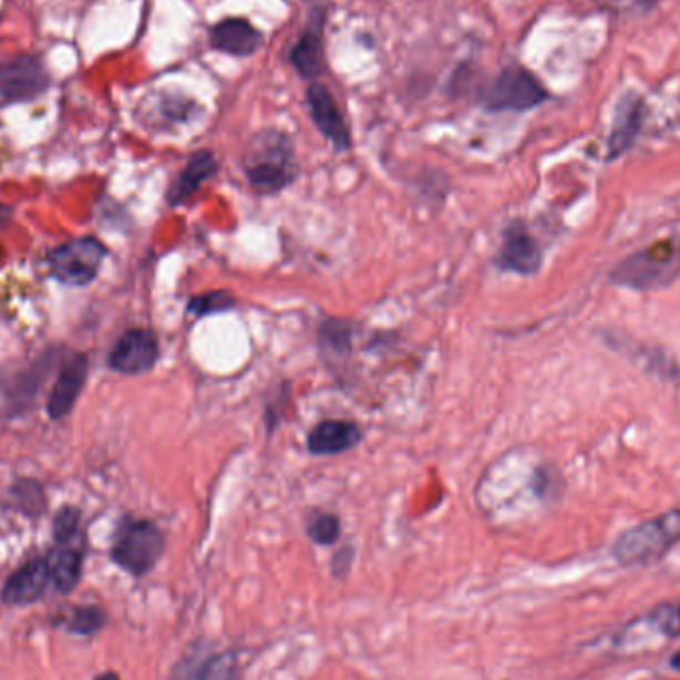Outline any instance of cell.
<instances>
[{"label": "cell", "instance_id": "obj_1", "mask_svg": "<svg viewBox=\"0 0 680 680\" xmlns=\"http://www.w3.org/2000/svg\"><path fill=\"white\" fill-rule=\"evenodd\" d=\"M245 175L255 192L277 194L299 177V162L291 137L281 130L255 134L245 152Z\"/></svg>", "mask_w": 680, "mask_h": 680}, {"label": "cell", "instance_id": "obj_2", "mask_svg": "<svg viewBox=\"0 0 680 680\" xmlns=\"http://www.w3.org/2000/svg\"><path fill=\"white\" fill-rule=\"evenodd\" d=\"M680 277V239H662L622 259L611 271L612 285L632 291H659Z\"/></svg>", "mask_w": 680, "mask_h": 680}, {"label": "cell", "instance_id": "obj_3", "mask_svg": "<svg viewBox=\"0 0 680 680\" xmlns=\"http://www.w3.org/2000/svg\"><path fill=\"white\" fill-rule=\"evenodd\" d=\"M680 542V509L635 525L617 537L612 555L621 565L651 564Z\"/></svg>", "mask_w": 680, "mask_h": 680}, {"label": "cell", "instance_id": "obj_4", "mask_svg": "<svg viewBox=\"0 0 680 680\" xmlns=\"http://www.w3.org/2000/svg\"><path fill=\"white\" fill-rule=\"evenodd\" d=\"M164 535L154 522L150 519H126L117 527L112 559L134 577H144L156 567L164 554Z\"/></svg>", "mask_w": 680, "mask_h": 680}, {"label": "cell", "instance_id": "obj_5", "mask_svg": "<svg viewBox=\"0 0 680 680\" xmlns=\"http://www.w3.org/2000/svg\"><path fill=\"white\" fill-rule=\"evenodd\" d=\"M547 100L549 92L542 80L519 64L502 70L499 76L482 92V104L492 112H527L542 106Z\"/></svg>", "mask_w": 680, "mask_h": 680}, {"label": "cell", "instance_id": "obj_6", "mask_svg": "<svg viewBox=\"0 0 680 680\" xmlns=\"http://www.w3.org/2000/svg\"><path fill=\"white\" fill-rule=\"evenodd\" d=\"M106 255V245L96 237H80L52 249L47 262L56 281L66 287H84L96 279Z\"/></svg>", "mask_w": 680, "mask_h": 680}, {"label": "cell", "instance_id": "obj_7", "mask_svg": "<svg viewBox=\"0 0 680 680\" xmlns=\"http://www.w3.org/2000/svg\"><path fill=\"white\" fill-rule=\"evenodd\" d=\"M49 86V72L34 54H20L0 64V97L7 102L37 100Z\"/></svg>", "mask_w": 680, "mask_h": 680}, {"label": "cell", "instance_id": "obj_8", "mask_svg": "<svg viewBox=\"0 0 680 680\" xmlns=\"http://www.w3.org/2000/svg\"><path fill=\"white\" fill-rule=\"evenodd\" d=\"M159 359L157 337L147 329H130L110 350L107 364L120 374H144L156 367Z\"/></svg>", "mask_w": 680, "mask_h": 680}, {"label": "cell", "instance_id": "obj_9", "mask_svg": "<svg viewBox=\"0 0 680 680\" xmlns=\"http://www.w3.org/2000/svg\"><path fill=\"white\" fill-rule=\"evenodd\" d=\"M237 664L229 652H215L212 645L197 642L177 662L172 680H235Z\"/></svg>", "mask_w": 680, "mask_h": 680}, {"label": "cell", "instance_id": "obj_10", "mask_svg": "<svg viewBox=\"0 0 680 680\" xmlns=\"http://www.w3.org/2000/svg\"><path fill=\"white\" fill-rule=\"evenodd\" d=\"M645 116H647L645 100L632 90L622 94L612 116L611 134L607 142V159H617L631 150L635 140L641 134Z\"/></svg>", "mask_w": 680, "mask_h": 680}, {"label": "cell", "instance_id": "obj_11", "mask_svg": "<svg viewBox=\"0 0 680 680\" xmlns=\"http://www.w3.org/2000/svg\"><path fill=\"white\" fill-rule=\"evenodd\" d=\"M50 581V565L47 557L30 559L29 564L22 565L14 574L10 575L7 584L0 591V599L7 605H32L39 601L47 591Z\"/></svg>", "mask_w": 680, "mask_h": 680}, {"label": "cell", "instance_id": "obj_12", "mask_svg": "<svg viewBox=\"0 0 680 680\" xmlns=\"http://www.w3.org/2000/svg\"><path fill=\"white\" fill-rule=\"evenodd\" d=\"M87 370H90V362H87L86 354H74L62 367L59 379L50 390L49 402H47L50 419L60 420L69 416L79 400L80 392L86 384Z\"/></svg>", "mask_w": 680, "mask_h": 680}, {"label": "cell", "instance_id": "obj_13", "mask_svg": "<svg viewBox=\"0 0 680 680\" xmlns=\"http://www.w3.org/2000/svg\"><path fill=\"white\" fill-rule=\"evenodd\" d=\"M542 247L524 227H509L497 255V265L504 271L532 277L542 269Z\"/></svg>", "mask_w": 680, "mask_h": 680}, {"label": "cell", "instance_id": "obj_14", "mask_svg": "<svg viewBox=\"0 0 680 680\" xmlns=\"http://www.w3.org/2000/svg\"><path fill=\"white\" fill-rule=\"evenodd\" d=\"M307 102L311 110L312 122L319 127L322 136L331 142L337 150H349L350 132L339 106L334 104L331 92L321 84H312L307 90Z\"/></svg>", "mask_w": 680, "mask_h": 680}, {"label": "cell", "instance_id": "obj_15", "mask_svg": "<svg viewBox=\"0 0 680 680\" xmlns=\"http://www.w3.org/2000/svg\"><path fill=\"white\" fill-rule=\"evenodd\" d=\"M212 49L231 56H251L261 49L262 34L249 20L225 19L209 30Z\"/></svg>", "mask_w": 680, "mask_h": 680}, {"label": "cell", "instance_id": "obj_16", "mask_svg": "<svg viewBox=\"0 0 680 680\" xmlns=\"http://www.w3.org/2000/svg\"><path fill=\"white\" fill-rule=\"evenodd\" d=\"M360 427L349 420H324L312 427L307 446L315 456H337L357 446Z\"/></svg>", "mask_w": 680, "mask_h": 680}, {"label": "cell", "instance_id": "obj_17", "mask_svg": "<svg viewBox=\"0 0 680 680\" xmlns=\"http://www.w3.org/2000/svg\"><path fill=\"white\" fill-rule=\"evenodd\" d=\"M291 64L302 79H317L324 66V47H322V14L312 12L311 24L295 44Z\"/></svg>", "mask_w": 680, "mask_h": 680}, {"label": "cell", "instance_id": "obj_18", "mask_svg": "<svg viewBox=\"0 0 680 680\" xmlns=\"http://www.w3.org/2000/svg\"><path fill=\"white\" fill-rule=\"evenodd\" d=\"M217 172V159H215L212 152H197L194 156L189 157L187 166L184 167V172L179 174V177L175 179V184L172 185L169 194H167V202L172 205H182L192 199L202 185L214 177Z\"/></svg>", "mask_w": 680, "mask_h": 680}, {"label": "cell", "instance_id": "obj_19", "mask_svg": "<svg viewBox=\"0 0 680 680\" xmlns=\"http://www.w3.org/2000/svg\"><path fill=\"white\" fill-rule=\"evenodd\" d=\"M79 542V539H76ZM76 542L69 544H59V547L50 554V579L56 587V591L62 595H69L74 591V587L79 585L80 575H82V549Z\"/></svg>", "mask_w": 680, "mask_h": 680}, {"label": "cell", "instance_id": "obj_20", "mask_svg": "<svg viewBox=\"0 0 680 680\" xmlns=\"http://www.w3.org/2000/svg\"><path fill=\"white\" fill-rule=\"evenodd\" d=\"M12 496L22 514L29 517H40L47 509V496L39 482L34 480H22L17 486L12 487Z\"/></svg>", "mask_w": 680, "mask_h": 680}, {"label": "cell", "instance_id": "obj_21", "mask_svg": "<svg viewBox=\"0 0 680 680\" xmlns=\"http://www.w3.org/2000/svg\"><path fill=\"white\" fill-rule=\"evenodd\" d=\"M652 631L664 639H679L680 637V605L664 602L652 609L647 617Z\"/></svg>", "mask_w": 680, "mask_h": 680}, {"label": "cell", "instance_id": "obj_22", "mask_svg": "<svg viewBox=\"0 0 680 680\" xmlns=\"http://www.w3.org/2000/svg\"><path fill=\"white\" fill-rule=\"evenodd\" d=\"M104 625H106V612L96 605H87V607H79L72 611L66 621V629L74 635L90 637V635H96Z\"/></svg>", "mask_w": 680, "mask_h": 680}, {"label": "cell", "instance_id": "obj_23", "mask_svg": "<svg viewBox=\"0 0 680 680\" xmlns=\"http://www.w3.org/2000/svg\"><path fill=\"white\" fill-rule=\"evenodd\" d=\"M307 535L315 544L332 545L339 542L340 522L337 515L315 512L307 522Z\"/></svg>", "mask_w": 680, "mask_h": 680}, {"label": "cell", "instance_id": "obj_24", "mask_svg": "<svg viewBox=\"0 0 680 680\" xmlns=\"http://www.w3.org/2000/svg\"><path fill=\"white\" fill-rule=\"evenodd\" d=\"M235 307V299L231 292L215 291L197 295L189 305L187 312H192L195 317H205V315H217V312L231 311Z\"/></svg>", "mask_w": 680, "mask_h": 680}, {"label": "cell", "instance_id": "obj_25", "mask_svg": "<svg viewBox=\"0 0 680 680\" xmlns=\"http://www.w3.org/2000/svg\"><path fill=\"white\" fill-rule=\"evenodd\" d=\"M54 539L56 544H69L76 542L80 537V512L76 507L66 506L60 509L54 517Z\"/></svg>", "mask_w": 680, "mask_h": 680}, {"label": "cell", "instance_id": "obj_26", "mask_svg": "<svg viewBox=\"0 0 680 680\" xmlns=\"http://www.w3.org/2000/svg\"><path fill=\"white\" fill-rule=\"evenodd\" d=\"M321 342L324 347H332L337 352H347L350 349L349 322H324L321 327Z\"/></svg>", "mask_w": 680, "mask_h": 680}, {"label": "cell", "instance_id": "obj_27", "mask_svg": "<svg viewBox=\"0 0 680 680\" xmlns=\"http://www.w3.org/2000/svg\"><path fill=\"white\" fill-rule=\"evenodd\" d=\"M94 680H122V679L117 677L116 672L107 671V672H102V674H97L96 679Z\"/></svg>", "mask_w": 680, "mask_h": 680}, {"label": "cell", "instance_id": "obj_28", "mask_svg": "<svg viewBox=\"0 0 680 680\" xmlns=\"http://www.w3.org/2000/svg\"><path fill=\"white\" fill-rule=\"evenodd\" d=\"M671 667L674 669V671H680V651L672 655Z\"/></svg>", "mask_w": 680, "mask_h": 680}]
</instances>
